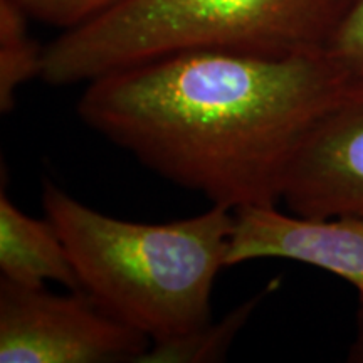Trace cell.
Masks as SVG:
<instances>
[{
	"label": "cell",
	"instance_id": "7a4b0ae2",
	"mask_svg": "<svg viewBox=\"0 0 363 363\" xmlns=\"http://www.w3.org/2000/svg\"><path fill=\"white\" fill-rule=\"evenodd\" d=\"M44 217L69 252L81 289L152 342L212 320V289L227 267L235 216L212 206L189 219L145 224L94 211L51 180Z\"/></svg>",
	"mask_w": 363,
	"mask_h": 363
},
{
	"label": "cell",
	"instance_id": "8fae6325",
	"mask_svg": "<svg viewBox=\"0 0 363 363\" xmlns=\"http://www.w3.org/2000/svg\"><path fill=\"white\" fill-rule=\"evenodd\" d=\"M13 2L19 4L33 21L67 30L94 19L123 0H13Z\"/></svg>",
	"mask_w": 363,
	"mask_h": 363
},
{
	"label": "cell",
	"instance_id": "52a82bcc",
	"mask_svg": "<svg viewBox=\"0 0 363 363\" xmlns=\"http://www.w3.org/2000/svg\"><path fill=\"white\" fill-rule=\"evenodd\" d=\"M0 278L21 286L62 284L83 291L69 252L49 219L27 216L0 195Z\"/></svg>",
	"mask_w": 363,
	"mask_h": 363
},
{
	"label": "cell",
	"instance_id": "7c38bea8",
	"mask_svg": "<svg viewBox=\"0 0 363 363\" xmlns=\"http://www.w3.org/2000/svg\"><path fill=\"white\" fill-rule=\"evenodd\" d=\"M350 360L363 363V318H362V325H360V333H358V338H357L355 345H353V350L350 353Z\"/></svg>",
	"mask_w": 363,
	"mask_h": 363
},
{
	"label": "cell",
	"instance_id": "3957f363",
	"mask_svg": "<svg viewBox=\"0 0 363 363\" xmlns=\"http://www.w3.org/2000/svg\"><path fill=\"white\" fill-rule=\"evenodd\" d=\"M355 0H123L44 48L43 78L69 86L190 51L323 52Z\"/></svg>",
	"mask_w": 363,
	"mask_h": 363
},
{
	"label": "cell",
	"instance_id": "8992f818",
	"mask_svg": "<svg viewBox=\"0 0 363 363\" xmlns=\"http://www.w3.org/2000/svg\"><path fill=\"white\" fill-rule=\"evenodd\" d=\"M227 266L288 259L320 267L355 286L363 298V216L315 219L271 207L234 211Z\"/></svg>",
	"mask_w": 363,
	"mask_h": 363
},
{
	"label": "cell",
	"instance_id": "9c48e42d",
	"mask_svg": "<svg viewBox=\"0 0 363 363\" xmlns=\"http://www.w3.org/2000/svg\"><path fill=\"white\" fill-rule=\"evenodd\" d=\"M29 16L13 0H0V111L9 115L16 104L17 89L40 78L44 48L30 38Z\"/></svg>",
	"mask_w": 363,
	"mask_h": 363
},
{
	"label": "cell",
	"instance_id": "30bf717a",
	"mask_svg": "<svg viewBox=\"0 0 363 363\" xmlns=\"http://www.w3.org/2000/svg\"><path fill=\"white\" fill-rule=\"evenodd\" d=\"M325 54L345 78L363 79V0H355L345 13Z\"/></svg>",
	"mask_w": 363,
	"mask_h": 363
},
{
	"label": "cell",
	"instance_id": "5b68a950",
	"mask_svg": "<svg viewBox=\"0 0 363 363\" xmlns=\"http://www.w3.org/2000/svg\"><path fill=\"white\" fill-rule=\"evenodd\" d=\"M281 203L301 217L363 216V79H347L308 131Z\"/></svg>",
	"mask_w": 363,
	"mask_h": 363
},
{
	"label": "cell",
	"instance_id": "6da1fadb",
	"mask_svg": "<svg viewBox=\"0 0 363 363\" xmlns=\"http://www.w3.org/2000/svg\"><path fill=\"white\" fill-rule=\"evenodd\" d=\"M345 81L325 51L179 52L86 83L78 115L212 206L271 207L281 203L303 138Z\"/></svg>",
	"mask_w": 363,
	"mask_h": 363
},
{
	"label": "cell",
	"instance_id": "277c9868",
	"mask_svg": "<svg viewBox=\"0 0 363 363\" xmlns=\"http://www.w3.org/2000/svg\"><path fill=\"white\" fill-rule=\"evenodd\" d=\"M150 340L86 291L54 294L45 286L0 278V362H140Z\"/></svg>",
	"mask_w": 363,
	"mask_h": 363
},
{
	"label": "cell",
	"instance_id": "ba28073f",
	"mask_svg": "<svg viewBox=\"0 0 363 363\" xmlns=\"http://www.w3.org/2000/svg\"><path fill=\"white\" fill-rule=\"evenodd\" d=\"M264 294H257L222 320H208L177 337L152 342L138 363H208L224 360L240 328L247 323Z\"/></svg>",
	"mask_w": 363,
	"mask_h": 363
}]
</instances>
